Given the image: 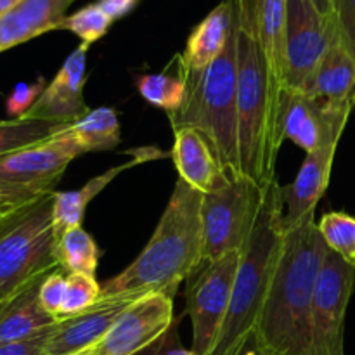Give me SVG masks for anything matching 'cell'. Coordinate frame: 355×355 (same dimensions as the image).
Returning <instances> with one entry per match:
<instances>
[{
  "label": "cell",
  "mask_w": 355,
  "mask_h": 355,
  "mask_svg": "<svg viewBox=\"0 0 355 355\" xmlns=\"http://www.w3.org/2000/svg\"><path fill=\"white\" fill-rule=\"evenodd\" d=\"M172 338H173V331H170L168 342H166V347H165V350L162 352V355H198V354H194L193 350H186V349H182L180 345H177V343H172Z\"/></svg>",
  "instance_id": "cell-37"
},
{
  "label": "cell",
  "mask_w": 355,
  "mask_h": 355,
  "mask_svg": "<svg viewBox=\"0 0 355 355\" xmlns=\"http://www.w3.org/2000/svg\"><path fill=\"white\" fill-rule=\"evenodd\" d=\"M23 207V205L19 203V201L12 200V198L6 196V194L0 193V217H6V215H9L10 211H14L16 208Z\"/></svg>",
  "instance_id": "cell-36"
},
{
  "label": "cell",
  "mask_w": 355,
  "mask_h": 355,
  "mask_svg": "<svg viewBox=\"0 0 355 355\" xmlns=\"http://www.w3.org/2000/svg\"><path fill=\"white\" fill-rule=\"evenodd\" d=\"M75 0H23L0 17V54L49 31L61 30L66 10Z\"/></svg>",
  "instance_id": "cell-18"
},
{
  "label": "cell",
  "mask_w": 355,
  "mask_h": 355,
  "mask_svg": "<svg viewBox=\"0 0 355 355\" xmlns=\"http://www.w3.org/2000/svg\"><path fill=\"white\" fill-rule=\"evenodd\" d=\"M331 19L336 35L355 58V0H331Z\"/></svg>",
  "instance_id": "cell-33"
},
{
  "label": "cell",
  "mask_w": 355,
  "mask_h": 355,
  "mask_svg": "<svg viewBox=\"0 0 355 355\" xmlns=\"http://www.w3.org/2000/svg\"><path fill=\"white\" fill-rule=\"evenodd\" d=\"M99 7L107 14V16L114 21L121 19L123 16H127L128 12L135 9V6L139 3V0H99Z\"/></svg>",
  "instance_id": "cell-35"
},
{
  "label": "cell",
  "mask_w": 355,
  "mask_h": 355,
  "mask_svg": "<svg viewBox=\"0 0 355 355\" xmlns=\"http://www.w3.org/2000/svg\"><path fill=\"white\" fill-rule=\"evenodd\" d=\"M354 104H333L304 92L286 90L283 106L284 139L307 153L338 146Z\"/></svg>",
  "instance_id": "cell-13"
},
{
  "label": "cell",
  "mask_w": 355,
  "mask_h": 355,
  "mask_svg": "<svg viewBox=\"0 0 355 355\" xmlns=\"http://www.w3.org/2000/svg\"><path fill=\"white\" fill-rule=\"evenodd\" d=\"M21 2H23V0H0V17L6 16L7 12H10V10L16 6H19Z\"/></svg>",
  "instance_id": "cell-39"
},
{
  "label": "cell",
  "mask_w": 355,
  "mask_h": 355,
  "mask_svg": "<svg viewBox=\"0 0 355 355\" xmlns=\"http://www.w3.org/2000/svg\"><path fill=\"white\" fill-rule=\"evenodd\" d=\"M175 69L186 80V99L168 114L173 130L191 127L200 132L231 179H239L238 148V52L234 28L217 59L201 71Z\"/></svg>",
  "instance_id": "cell-5"
},
{
  "label": "cell",
  "mask_w": 355,
  "mask_h": 355,
  "mask_svg": "<svg viewBox=\"0 0 355 355\" xmlns=\"http://www.w3.org/2000/svg\"><path fill=\"white\" fill-rule=\"evenodd\" d=\"M318 227L331 252L355 263V217L343 211H329L322 215Z\"/></svg>",
  "instance_id": "cell-28"
},
{
  "label": "cell",
  "mask_w": 355,
  "mask_h": 355,
  "mask_svg": "<svg viewBox=\"0 0 355 355\" xmlns=\"http://www.w3.org/2000/svg\"><path fill=\"white\" fill-rule=\"evenodd\" d=\"M266 191L252 180L239 177L214 193L203 194L201 229L205 262H214L232 252H243L255 229Z\"/></svg>",
  "instance_id": "cell-7"
},
{
  "label": "cell",
  "mask_w": 355,
  "mask_h": 355,
  "mask_svg": "<svg viewBox=\"0 0 355 355\" xmlns=\"http://www.w3.org/2000/svg\"><path fill=\"white\" fill-rule=\"evenodd\" d=\"M87 52L89 45L80 44L66 58L24 118L71 125L89 113L90 110L83 99L87 82Z\"/></svg>",
  "instance_id": "cell-14"
},
{
  "label": "cell",
  "mask_w": 355,
  "mask_h": 355,
  "mask_svg": "<svg viewBox=\"0 0 355 355\" xmlns=\"http://www.w3.org/2000/svg\"><path fill=\"white\" fill-rule=\"evenodd\" d=\"M166 342H168V335L163 336V338L158 340V342H156V343H153V345L149 347V349L142 350V352H139V354H135V355H162V352H163V350H165V347H166Z\"/></svg>",
  "instance_id": "cell-38"
},
{
  "label": "cell",
  "mask_w": 355,
  "mask_h": 355,
  "mask_svg": "<svg viewBox=\"0 0 355 355\" xmlns=\"http://www.w3.org/2000/svg\"><path fill=\"white\" fill-rule=\"evenodd\" d=\"M314 2L326 16H331V0H314Z\"/></svg>",
  "instance_id": "cell-41"
},
{
  "label": "cell",
  "mask_w": 355,
  "mask_h": 355,
  "mask_svg": "<svg viewBox=\"0 0 355 355\" xmlns=\"http://www.w3.org/2000/svg\"><path fill=\"white\" fill-rule=\"evenodd\" d=\"M101 300V284L94 276L87 274H68L66 295L61 311V321L87 311Z\"/></svg>",
  "instance_id": "cell-30"
},
{
  "label": "cell",
  "mask_w": 355,
  "mask_h": 355,
  "mask_svg": "<svg viewBox=\"0 0 355 355\" xmlns=\"http://www.w3.org/2000/svg\"><path fill=\"white\" fill-rule=\"evenodd\" d=\"M200 191L177 180L151 239L137 259L101 284V300L141 298L149 293L175 297L203 260Z\"/></svg>",
  "instance_id": "cell-3"
},
{
  "label": "cell",
  "mask_w": 355,
  "mask_h": 355,
  "mask_svg": "<svg viewBox=\"0 0 355 355\" xmlns=\"http://www.w3.org/2000/svg\"><path fill=\"white\" fill-rule=\"evenodd\" d=\"M354 104H355V96H354Z\"/></svg>",
  "instance_id": "cell-43"
},
{
  "label": "cell",
  "mask_w": 355,
  "mask_h": 355,
  "mask_svg": "<svg viewBox=\"0 0 355 355\" xmlns=\"http://www.w3.org/2000/svg\"><path fill=\"white\" fill-rule=\"evenodd\" d=\"M130 153L132 159H128L127 163H121V165L113 166V168L106 170L101 175L92 177L89 182L83 187L76 191H62L58 193L55 191L54 196V227L58 236L62 231L71 227H78L82 225L83 217H85V210L90 205V201L101 193V191L106 189L121 172L132 168V166L139 165L142 162H148V159H155L163 156V153H159V149L156 148H146V149H132Z\"/></svg>",
  "instance_id": "cell-19"
},
{
  "label": "cell",
  "mask_w": 355,
  "mask_h": 355,
  "mask_svg": "<svg viewBox=\"0 0 355 355\" xmlns=\"http://www.w3.org/2000/svg\"><path fill=\"white\" fill-rule=\"evenodd\" d=\"M232 31V0H222L187 38L175 61L184 71H201L220 55Z\"/></svg>",
  "instance_id": "cell-20"
},
{
  "label": "cell",
  "mask_w": 355,
  "mask_h": 355,
  "mask_svg": "<svg viewBox=\"0 0 355 355\" xmlns=\"http://www.w3.org/2000/svg\"><path fill=\"white\" fill-rule=\"evenodd\" d=\"M45 87L47 85H45V80L42 78V76L33 83H17L6 101V110L7 114L10 116V120L26 116L28 111L33 107V104L37 103L38 97L42 96Z\"/></svg>",
  "instance_id": "cell-32"
},
{
  "label": "cell",
  "mask_w": 355,
  "mask_h": 355,
  "mask_svg": "<svg viewBox=\"0 0 355 355\" xmlns=\"http://www.w3.org/2000/svg\"><path fill=\"white\" fill-rule=\"evenodd\" d=\"M232 28L238 52L239 172L267 189L277 179V156L284 141L286 87L267 61L255 0H232Z\"/></svg>",
  "instance_id": "cell-1"
},
{
  "label": "cell",
  "mask_w": 355,
  "mask_h": 355,
  "mask_svg": "<svg viewBox=\"0 0 355 355\" xmlns=\"http://www.w3.org/2000/svg\"><path fill=\"white\" fill-rule=\"evenodd\" d=\"M64 127H68V125L44 120H30V118L0 120V156L45 141V139L61 132Z\"/></svg>",
  "instance_id": "cell-27"
},
{
  "label": "cell",
  "mask_w": 355,
  "mask_h": 355,
  "mask_svg": "<svg viewBox=\"0 0 355 355\" xmlns=\"http://www.w3.org/2000/svg\"><path fill=\"white\" fill-rule=\"evenodd\" d=\"M68 137L85 153L111 151L121 142L120 121L113 107L90 110L83 118L64 128Z\"/></svg>",
  "instance_id": "cell-24"
},
{
  "label": "cell",
  "mask_w": 355,
  "mask_h": 355,
  "mask_svg": "<svg viewBox=\"0 0 355 355\" xmlns=\"http://www.w3.org/2000/svg\"><path fill=\"white\" fill-rule=\"evenodd\" d=\"M66 277H68V274L58 269L49 274L40 283V288H38V300H40V305L44 307L45 312L54 315L58 321H61V311L62 304H64Z\"/></svg>",
  "instance_id": "cell-31"
},
{
  "label": "cell",
  "mask_w": 355,
  "mask_h": 355,
  "mask_svg": "<svg viewBox=\"0 0 355 355\" xmlns=\"http://www.w3.org/2000/svg\"><path fill=\"white\" fill-rule=\"evenodd\" d=\"M52 329L44 335L35 336V338L24 340V342L3 343L0 345V355H47V342Z\"/></svg>",
  "instance_id": "cell-34"
},
{
  "label": "cell",
  "mask_w": 355,
  "mask_h": 355,
  "mask_svg": "<svg viewBox=\"0 0 355 355\" xmlns=\"http://www.w3.org/2000/svg\"><path fill=\"white\" fill-rule=\"evenodd\" d=\"M40 283L28 288L19 297L0 309V345L24 342L44 335L59 322L40 305L38 300Z\"/></svg>",
  "instance_id": "cell-22"
},
{
  "label": "cell",
  "mask_w": 355,
  "mask_h": 355,
  "mask_svg": "<svg viewBox=\"0 0 355 355\" xmlns=\"http://www.w3.org/2000/svg\"><path fill=\"white\" fill-rule=\"evenodd\" d=\"M173 328V298L149 293L132 302L107 335L94 347L96 355H135L168 335Z\"/></svg>",
  "instance_id": "cell-12"
},
{
  "label": "cell",
  "mask_w": 355,
  "mask_h": 355,
  "mask_svg": "<svg viewBox=\"0 0 355 355\" xmlns=\"http://www.w3.org/2000/svg\"><path fill=\"white\" fill-rule=\"evenodd\" d=\"M172 159L179 179L201 194L214 193L232 180L218 163L207 139L191 127L173 130Z\"/></svg>",
  "instance_id": "cell-16"
},
{
  "label": "cell",
  "mask_w": 355,
  "mask_h": 355,
  "mask_svg": "<svg viewBox=\"0 0 355 355\" xmlns=\"http://www.w3.org/2000/svg\"><path fill=\"white\" fill-rule=\"evenodd\" d=\"M111 24H113V19L96 2L66 16L61 24V30L71 31L82 40V44L90 47L107 33Z\"/></svg>",
  "instance_id": "cell-29"
},
{
  "label": "cell",
  "mask_w": 355,
  "mask_h": 355,
  "mask_svg": "<svg viewBox=\"0 0 355 355\" xmlns=\"http://www.w3.org/2000/svg\"><path fill=\"white\" fill-rule=\"evenodd\" d=\"M54 193L0 217V309L59 269Z\"/></svg>",
  "instance_id": "cell-6"
},
{
  "label": "cell",
  "mask_w": 355,
  "mask_h": 355,
  "mask_svg": "<svg viewBox=\"0 0 355 355\" xmlns=\"http://www.w3.org/2000/svg\"><path fill=\"white\" fill-rule=\"evenodd\" d=\"M64 128L45 141L0 156V193L21 205L54 193L69 163L83 155Z\"/></svg>",
  "instance_id": "cell-8"
},
{
  "label": "cell",
  "mask_w": 355,
  "mask_h": 355,
  "mask_svg": "<svg viewBox=\"0 0 355 355\" xmlns=\"http://www.w3.org/2000/svg\"><path fill=\"white\" fill-rule=\"evenodd\" d=\"M255 7L267 61L286 87V0H255Z\"/></svg>",
  "instance_id": "cell-23"
},
{
  "label": "cell",
  "mask_w": 355,
  "mask_h": 355,
  "mask_svg": "<svg viewBox=\"0 0 355 355\" xmlns=\"http://www.w3.org/2000/svg\"><path fill=\"white\" fill-rule=\"evenodd\" d=\"M354 284L355 263L326 250L312 302L315 355H345V318Z\"/></svg>",
  "instance_id": "cell-10"
},
{
  "label": "cell",
  "mask_w": 355,
  "mask_h": 355,
  "mask_svg": "<svg viewBox=\"0 0 355 355\" xmlns=\"http://www.w3.org/2000/svg\"><path fill=\"white\" fill-rule=\"evenodd\" d=\"M137 90L142 99L163 110L166 114H172L180 110L186 99V80L179 75V71L175 75L165 71L149 73L139 76Z\"/></svg>",
  "instance_id": "cell-26"
},
{
  "label": "cell",
  "mask_w": 355,
  "mask_h": 355,
  "mask_svg": "<svg viewBox=\"0 0 355 355\" xmlns=\"http://www.w3.org/2000/svg\"><path fill=\"white\" fill-rule=\"evenodd\" d=\"M241 252L203 262L187 279L186 312L193 328V352L211 355L229 312Z\"/></svg>",
  "instance_id": "cell-9"
},
{
  "label": "cell",
  "mask_w": 355,
  "mask_h": 355,
  "mask_svg": "<svg viewBox=\"0 0 355 355\" xmlns=\"http://www.w3.org/2000/svg\"><path fill=\"white\" fill-rule=\"evenodd\" d=\"M315 214L284 225L279 257L260 309L253 342L266 355H315L312 302L326 255Z\"/></svg>",
  "instance_id": "cell-2"
},
{
  "label": "cell",
  "mask_w": 355,
  "mask_h": 355,
  "mask_svg": "<svg viewBox=\"0 0 355 355\" xmlns=\"http://www.w3.org/2000/svg\"><path fill=\"white\" fill-rule=\"evenodd\" d=\"M134 300L137 298L99 300L87 311L59 321L49 336L47 355H73L96 347Z\"/></svg>",
  "instance_id": "cell-15"
},
{
  "label": "cell",
  "mask_w": 355,
  "mask_h": 355,
  "mask_svg": "<svg viewBox=\"0 0 355 355\" xmlns=\"http://www.w3.org/2000/svg\"><path fill=\"white\" fill-rule=\"evenodd\" d=\"M333 37L331 16L314 0H286V90L309 92Z\"/></svg>",
  "instance_id": "cell-11"
},
{
  "label": "cell",
  "mask_w": 355,
  "mask_h": 355,
  "mask_svg": "<svg viewBox=\"0 0 355 355\" xmlns=\"http://www.w3.org/2000/svg\"><path fill=\"white\" fill-rule=\"evenodd\" d=\"M336 149L338 146H329L307 153L293 182L283 187L286 227L298 224L307 215L315 214V207L329 186Z\"/></svg>",
  "instance_id": "cell-17"
},
{
  "label": "cell",
  "mask_w": 355,
  "mask_h": 355,
  "mask_svg": "<svg viewBox=\"0 0 355 355\" xmlns=\"http://www.w3.org/2000/svg\"><path fill=\"white\" fill-rule=\"evenodd\" d=\"M239 355H266V354L260 352L259 347L255 345V342H253V338H252L248 343H246L245 349L241 350V354H239Z\"/></svg>",
  "instance_id": "cell-40"
},
{
  "label": "cell",
  "mask_w": 355,
  "mask_h": 355,
  "mask_svg": "<svg viewBox=\"0 0 355 355\" xmlns=\"http://www.w3.org/2000/svg\"><path fill=\"white\" fill-rule=\"evenodd\" d=\"M307 94L333 104H354L355 58L340 40L336 30Z\"/></svg>",
  "instance_id": "cell-21"
},
{
  "label": "cell",
  "mask_w": 355,
  "mask_h": 355,
  "mask_svg": "<svg viewBox=\"0 0 355 355\" xmlns=\"http://www.w3.org/2000/svg\"><path fill=\"white\" fill-rule=\"evenodd\" d=\"M284 236L283 186L267 187L255 229L241 252L231 305L211 355H239L252 340L260 309L269 290Z\"/></svg>",
  "instance_id": "cell-4"
},
{
  "label": "cell",
  "mask_w": 355,
  "mask_h": 355,
  "mask_svg": "<svg viewBox=\"0 0 355 355\" xmlns=\"http://www.w3.org/2000/svg\"><path fill=\"white\" fill-rule=\"evenodd\" d=\"M73 355H96V352H94V347H92V349H87V350H83V352L73 354Z\"/></svg>",
  "instance_id": "cell-42"
},
{
  "label": "cell",
  "mask_w": 355,
  "mask_h": 355,
  "mask_svg": "<svg viewBox=\"0 0 355 355\" xmlns=\"http://www.w3.org/2000/svg\"><path fill=\"white\" fill-rule=\"evenodd\" d=\"M99 246L82 225L66 229L58 236V262L62 272L94 276L99 267Z\"/></svg>",
  "instance_id": "cell-25"
}]
</instances>
